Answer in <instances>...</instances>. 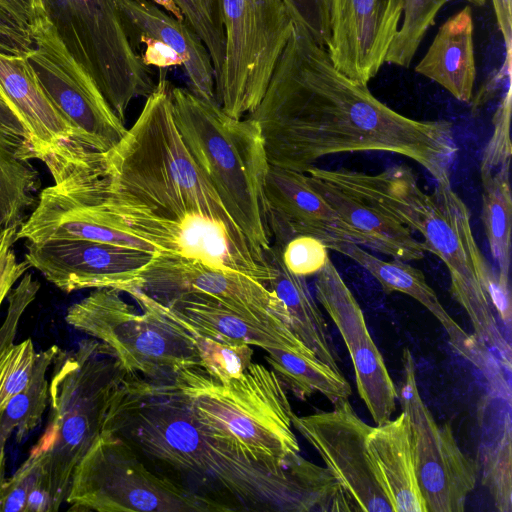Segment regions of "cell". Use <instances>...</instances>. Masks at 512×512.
I'll use <instances>...</instances> for the list:
<instances>
[{
  "mask_svg": "<svg viewBox=\"0 0 512 512\" xmlns=\"http://www.w3.org/2000/svg\"><path fill=\"white\" fill-rule=\"evenodd\" d=\"M294 23L303 26L321 46L330 37L331 0H283Z\"/></svg>",
  "mask_w": 512,
  "mask_h": 512,
  "instance_id": "obj_40",
  "label": "cell"
},
{
  "mask_svg": "<svg viewBox=\"0 0 512 512\" xmlns=\"http://www.w3.org/2000/svg\"><path fill=\"white\" fill-rule=\"evenodd\" d=\"M486 291L497 318L510 334L512 307L509 277L491 267L487 274Z\"/></svg>",
  "mask_w": 512,
  "mask_h": 512,
  "instance_id": "obj_42",
  "label": "cell"
},
{
  "mask_svg": "<svg viewBox=\"0 0 512 512\" xmlns=\"http://www.w3.org/2000/svg\"><path fill=\"white\" fill-rule=\"evenodd\" d=\"M314 288L316 300L335 324L348 349L361 400L376 425L387 422L396 409L397 389L369 333L359 303L330 258L316 274Z\"/></svg>",
  "mask_w": 512,
  "mask_h": 512,
  "instance_id": "obj_16",
  "label": "cell"
},
{
  "mask_svg": "<svg viewBox=\"0 0 512 512\" xmlns=\"http://www.w3.org/2000/svg\"><path fill=\"white\" fill-rule=\"evenodd\" d=\"M292 426L316 450L356 511L393 512L367 450L373 426L357 415L349 400L333 404L330 411L293 414Z\"/></svg>",
  "mask_w": 512,
  "mask_h": 512,
  "instance_id": "obj_15",
  "label": "cell"
},
{
  "mask_svg": "<svg viewBox=\"0 0 512 512\" xmlns=\"http://www.w3.org/2000/svg\"><path fill=\"white\" fill-rule=\"evenodd\" d=\"M126 288L137 289L160 304L199 296L251 319L290 325L283 304L267 286L240 272L193 259L156 253L114 289L122 292Z\"/></svg>",
  "mask_w": 512,
  "mask_h": 512,
  "instance_id": "obj_13",
  "label": "cell"
},
{
  "mask_svg": "<svg viewBox=\"0 0 512 512\" xmlns=\"http://www.w3.org/2000/svg\"><path fill=\"white\" fill-rule=\"evenodd\" d=\"M69 510L97 512H221L223 503L154 472L121 436L105 430L76 466Z\"/></svg>",
  "mask_w": 512,
  "mask_h": 512,
  "instance_id": "obj_8",
  "label": "cell"
},
{
  "mask_svg": "<svg viewBox=\"0 0 512 512\" xmlns=\"http://www.w3.org/2000/svg\"><path fill=\"white\" fill-rule=\"evenodd\" d=\"M168 377L202 431L221 446L274 470L300 456L294 412L272 369L252 362L240 377L220 381L191 366Z\"/></svg>",
  "mask_w": 512,
  "mask_h": 512,
  "instance_id": "obj_5",
  "label": "cell"
},
{
  "mask_svg": "<svg viewBox=\"0 0 512 512\" xmlns=\"http://www.w3.org/2000/svg\"><path fill=\"white\" fill-rule=\"evenodd\" d=\"M28 31L32 48L26 57L50 101L74 129L76 143L102 153L113 149L127 128L96 82L70 54L45 14L34 17Z\"/></svg>",
  "mask_w": 512,
  "mask_h": 512,
  "instance_id": "obj_12",
  "label": "cell"
},
{
  "mask_svg": "<svg viewBox=\"0 0 512 512\" xmlns=\"http://www.w3.org/2000/svg\"><path fill=\"white\" fill-rule=\"evenodd\" d=\"M43 6L67 50L125 122L131 101L147 98L156 82L126 34L116 1L43 0Z\"/></svg>",
  "mask_w": 512,
  "mask_h": 512,
  "instance_id": "obj_9",
  "label": "cell"
},
{
  "mask_svg": "<svg viewBox=\"0 0 512 512\" xmlns=\"http://www.w3.org/2000/svg\"><path fill=\"white\" fill-rule=\"evenodd\" d=\"M401 360L397 400L409 421L416 474L427 512H462L476 485L477 463L462 452L451 425L435 421L420 395L416 362L408 348Z\"/></svg>",
  "mask_w": 512,
  "mask_h": 512,
  "instance_id": "obj_14",
  "label": "cell"
},
{
  "mask_svg": "<svg viewBox=\"0 0 512 512\" xmlns=\"http://www.w3.org/2000/svg\"><path fill=\"white\" fill-rule=\"evenodd\" d=\"M170 89L161 70L122 140L104 160L53 177L17 240L36 242L64 226L91 224L147 241L159 254L240 272L267 286L263 252L232 219L183 143Z\"/></svg>",
  "mask_w": 512,
  "mask_h": 512,
  "instance_id": "obj_1",
  "label": "cell"
},
{
  "mask_svg": "<svg viewBox=\"0 0 512 512\" xmlns=\"http://www.w3.org/2000/svg\"><path fill=\"white\" fill-rule=\"evenodd\" d=\"M473 17L469 5L438 29L415 71L441 85L456 99L469 102L476 77Z\"/></svg>",
  "mask_w": 512,
  "mask_h": 512,
  "instance_id": "obj_26",
  "label": "cell"
},
{
  "mask_svg": "<svg viewBox=\"0 0 512 512\" xmlns=\"http://www.w3.org/2000/svg\"><path fill=\"white\" fill-rule=\"evenodd\" d=\"M511 398L488 390L479 401V464L483 485L500 512L512 511Z\"/></svg>",
  "mask_w": 512,
  "mask_h": 512,
  "instance_id": "obj_28",
  "label": "cell"
},
{
  "mask_svg": "<svg viewBox=\"0 0 512 512\" xmlns=\"http://www.w3.org/2000/svg\"><path fill=\"white\" fill-rule=\"evenodd\" d=\"M34 16L45 14L43 0H27Z\"/></svg>",
  "mask_w": 512,
  "mask_h": 512,
  "instance_id": "obj_46",
  "label": "cell"
},
{
  "mask_svg": "<svg viewBox=\"0 0 512 512\" xmlns=\"http://www.w3.org/2000/svg\"><path fill=\"white\" fill-rule=\"evenodd\" d=\"M263 254L270 269L267 287L283 304L292 330L321 361L341 372L339 355L306 278L285 267L276 245L271 243Z\"/></svg>",
  "mask_w": 512,
  "mask_h": 512,
  "instance_id": "obj_27",
  "label": "cell"
},
{
  "mask_svg": "<svg viewBox=\"0 0 512 512\" xmlns=\"http://www.w3.org/2000/svg\"><path fill=\"white\" fill-rule=\"evenodd\" d=\"M453 0H403V14L398 33L393 40L385 63L409 67L429 27L442 7ZM483 7L486 0H460Z\"/></svg>",
  "mask_w": 512,
  "mask_h": 512,
  "instance_id": "obj_35",
  "label": "cell"
},
{
  "mask_svg": "<svg viewBox=\"0 0 512 512\" xmlns=\"http://www.w3.org/2000/svg\"><path fill=\"white\" fill-rule=\"evenodd\" d=\"M149 300L163 312L223 343H243L265 351L308 347L289 324H268L251 319L211 299L185 296L166 304Z\"/></svg>",
  "mask_w": 512,
  "mask_h": 512,
  "instance_id": "obj_23",
  "label": "cell"
},
{
  "mask_svg": "<svg viewBox=\"0 0 512 512\" xmlns=\"http://www.w3.org/2000/svg\"><path fill=\"white\" fill-rule=\"evenodd\" d=\"M403 0H331V62L352 81L367 86L377 75L395 39Z\"/></svg>",
  "mask_w": 512,
  "mask_h": 512,
  "instance_id": "obj_17",
  "label": "cell"
},
{
  "mask_svg": "<svg viewBox=\"0 0 512 512\" xmlns=\"http://www.w3.org/2000/svg\"><path fill=\"white\" fill-rule=\"evenodd\" d=\"M0 133L28 148L32 153L30 137L14 111L0 95ZM34 156V154H33ZM35 159V158H34Z\"/></svg>",
  "mask_w": 512,
  "mask_h": 512,
  "instance_id": "obj_43",
  "label": "cell"
},
{
  "mask_svg": "<svg viewBox=\"0 0 512 512\" xmlns=\"http://www.w3.org/2000/svg\"><path fill=\"white\" fill-rule=\"evenodd\" d=\"M311 186L357 233L361 246L402 261L421 260L428 249L410 229L328 182L307 174Z\"/></svg>",
  "mask_w": 512,
  "mask_h": 512,
  "instance_id": "obj_25",
  "label": "cell"
},
{
  "mask_svg": "<svg viewBox=\"0 0 512 512\" xmlns=\"http://www.w3.org/2000/svg\"><path fill=\"white\" fill-rule=\"evenodd\" d=\"M497 26L505 44L506 58L503 66L511 68L512 55V0H491Z\"/></svg>",
  "mask_w": 512,
  "mask_h": 512,
  "instance_id": "obj_44",
  "label": "cell"
},
{
  "mask_svg": "<svg viewBox=\"0 0 512 512\" xmlns=\"http://www.w3.org/2000/svg\"><path fill=\"white\" fill-rule=\"evenodd\" d=\"M39 290V281L25 273L6 298L8 307L0 325V413L28 386L34 372L37 352L32 340L16 344L15 339L21 319Z\"/></svg>",
  "mask_w": 512,
  "mask_h": 512,
  "instance_id": "obj_29",
  "label": "cell"
},
{
  "mask_svg": "<svg viewBox=\"0 0 512 512\" xmlns=\"http://www.w3.org/2000/svg\"><path fill=\"white\" fill-rule=\"evenodd\" d=\"M225 56L217 104L240 119L262 100L294 21L283 0H223Z\"/></svg>",
  "mask_w": 512,
  "mask_h": 512,
  "instance_id": "obj_11",
  "label": "cell"
},
{
  "mask_svg": "<svg viewBox=\"0 0 512 512\" xmlns=\"http://www.w3.org/2000/svg\"><path fill=\"white\" fill-rule=\"evenodd\" d=\"M0 95L26 128L34 158L49 171L85 150L43 90L26 55L0 52Z\"/></svg>",
  "mask_w": 512,
  "mask_h": 512,
  "instance_id": "obj_19",
  "label": "cell"
},
{
  "mask_svg": "<svg viewBox=\"0 0 512 512\" xmlns=\"http://www.w3.org/2000/svg\"><path fill=\"white\" fill-rule=\"evenodd\" d=\"M49 381V419L32 447L46 455L56 511L66 501L74 470L105 429L127 372L111 349L95 338L72 351L58 350Z\"/></svg>",
  "mask_w": 512,
  "mask_h": 512,
  "instance_id": "obj_7",
  "label": "cell"
},
{
  "mask_svg": "<svg viewBox=\"0 0 512 512\" xmlns=\"http://www.w3.org/2000/svg\"><path fill=\"white\" fill-rule=\"evenodd\" d=\"M171 1L207 48L214 69L216 89L220 83L225 56L223 0Z\"/></svg>",
  "mask_w": 512,
  "mask_h": 512,
  "instance_id": "obj_36",
  "label": "cell"
},
{
  "mask_svg": "<svg viewBox=\"0 0 512 512\" xmlns=\"http://www.w3.org/2000/svg\"><path fill=\"white\" fill-rule=\"evenodd\" d=\"M247 117L258 124L272 166L305 172L324 156L380 151L412 159L436 182L450 181L457 151L452 124L394 111L337 70L326 48L297 23Z\"/></svg>",
  "mask_w": 512,
  "mask_h": 512,
  "instance_id": "obj_2",
  "label": "cell"
},
{
  "mask_svg": "<svg viewBox=\"0 0 512 512\" xmlns=\"http://www.w3.org/2000/svg\"><path fill=\"white\" fill-rule=\"evenodd\" d=\"M368 454L393 512H427L418 484L409 421L404 412L372 427Z\"/></svg>",
  "mask_w": 512,
  "mask_h": 512,
  "instance_id": "obj_24",
  "label": "cell"
},
{
  "mask_svg": "<svg viewBox=\"0 0 512 512\" xmlns=\"http://www.w3.org/2000/svg\"><path fill=\"white\" fill-rule=\"evenodd\" d=\"M0 8L26 30L34 19L27 0H0Z\"/></svg>",
  "mask_w": 512,
  "mask_h": 512,
  "instance_id": "obj_45",
  "label": "cell"
},
{
  "mask_svg": "<svg viewBox=\"0 0 512 512\" xmlns=\"http://www.w3.org/2000/svg\"><path fill=\"white\" fill-rule=\"evenodd\" d=\"M266 352L265 359L271 369L298 399L306 400L318 393L335 404L351 396V386L342 372L321 361L309 347L268 349Z\"/></svg>",
  "mask_w": 512,
  "mask_h": 512,
  "instance_id": "obj_30",
  "label": "cell"
},
{
  "mask_svg": "<svg viewBox=\"0 0 512 512\" xmlns=\"http://www.w3.org/2000/svg\"><path fill=\"white\" fill-rule=\"evenodd\" d=\"M17 231L9 228L0 233V306L16 282L31 268L26 260L17 261L13 249Z\"/></svg>",
  "mask_w": 512,
  "mask_h": 512,
  "instance_id": "obj_41",
  "label": "cell"
},
{
  "mask_svg": "<svg viewBox=\"0 0 512 512\" xmlns=\"http://www.w3.org/2000/svg\"><path fill=\"white\" fill-rule=\"evenodd\" d=\"M277 247L285 267L305 278L316 275L329 259L328 247L311 235H294Z\"/></svg>",
  "mask_w": 512,
  "mask_h": 512,
  "instance_id": "obj_39",
  "label": "cell"
},
{
  "mask_svg": "<svg viewBox=\"0 0 512 512\" xmlns=\"http://www.w3.org/2000/svg\"><path fill=\"white\" fill-rule=\"evenodd\" d=\"M115 1L134 49L154 42L172 50L182 61L190 91L202 100L217 103L210 54L191 27L150 0Z\"/></svg>",
  "mask_w": 512,
  "mask_h": 512,
  "instance_id": "obj_22",
  "label": "cell"
},
{
  "mask_svg": "<svg viewBox=\"0 0 512 512\" xmlns=\"http://www.w3.org/2000/svg\"><path fill=\"white\" fill-rule=\"evenodd\" d=\"M43 482L49 486L46 455L31 448L26 460L1 487L0 512H25L30 493Z\"/></svg>",
  "mask_w": 512,
  "mask_h": 512,
  "instance_id": "obj_37",
  "label": "cell"
},
{
  "mask_svg": "<svg viewBox=\"0 0 512 512\" xmlns=\"http://www.w3.org/2000/svg\"><path fill=\"white\" fill-rule=\"evenodd\" d=\"M305 173L420 233L428 252L439 257L448 268L451 295L467 313L474 337L502 366L511 365V341L500 329L486 291L487 274L492 266L475 241L470 211L453 191L450 181L436 182L433 192L428 194L405 165H393L378 174L313 165Z\"/></svg>",
  "mask_w": 512,
  "mask_h": 512,
  "instance_id": "obj_4",
  "label": "cell"
},
{
  "mask_svg": "<svg viewBox=\"0 0 512 512\" xmlns=\"http://www.w3.org/2000/svg\"><path fill=\"white\" fill-rule=\"evenodd\" d=\"M511 84L500 100L493 116V133L487 143L480 162L482 182L502 168H510L511 141Z\"/></svg>",
  "mask_w": 512,
  "mask_h": 512,
  "instance_id": "obj_38",
  "label": "cell"
},
{
  "mask_svg": "<svg viewBox=\"0 0 512 512\" xmlns=\"http://www.w3.org/2000/svg\"><path fill=\"white\" fill-rule=\"evenodd\" d=\"M141 310L138 313L120 291L98 288L72 304L65 320L107 345L131 374L162 378L185 367H201L196 349L180 330L153 312Z\"/></svg>",
  "mask_w": 512,
  "mask_h": 512,
  "instance_id": "obj_10",
  "label": "cell"
},
{
  "mask_svg": "<svg viewBox=\"0 0 512 512\" xmlns=\"http://www.w3.org/2000/svg\"><path fill=\"white\" fill-rule=\"evenodd\" d=\"M105 430L172 471L188 488L215 500V495L229 498L241 510L355 511L326 467L300 455L288 467L274 470L221 446L202 431L168 376L129 373L112 403Z\"/></svg>",
  "mask_w": 512,
  "mask_h": 512,
  "instance_id": "obj_3",
  "label": "cell"
},
{
  "mask_svg": "<svg viewBox=\"0 0 512 512\" xmlns=\"http://www.w3.org/2000/svg\"><path fill=\"white\" fill-rule=\"evenodd\" d=\"M172 114L192 159L228 213L262 252L271 245L265 178L269 168L258 124L171 85Z\"/></svg>",
  "mask_w": 512,
  "mask_h": 512,
  "instance_id": "obj_6",
  "label": "cell"
},
{
  "mask_svg": "<svg viewBox=\"0 0 512 512\" xmlns=\"http://www.w3.org/2000/svg\"><path fill=\"white\" fill-rule=\"evenodd\" d=\"M328 249L341 253L362 266L380 283L386 294L400 292L424 306L445 329L454 350L478 368L487 382L499 376L500 366L494 356L449 315L421 270L406 261L379 259L349 240L334 241L328 245Z\"/></svg>",
  "mask_w": 512,
  "mask_h": 512,
  "instance_id": "obj_21",
  "label": "cell"
},
{
  "mask_svg": "<svg viewBox=\"0 0 512 512\" xmlns=\"http://www.w3.org/2000/svg\"><path fill=\"white\" fill-rule=\"evenodd\" d=\"M127 293L141 309L149 310L176 327L196 349L201 367L212 377L226 381L240 377L252 363L253 349L243 343H223L205 335L192 326L157 308L149 298L134 288H126Z\"/></svg>",
  "mask_w": 512,
  "mask_h": 512,
  "instance_id": "obj_33",
  "label": "cell"
},
{
  "mask_svg": "<svg viewBox=\"0 0 512 512\" xmlns=\"http://www.w3.org/2000/svg\"><path fill=\"white\" fill-rule=\"evenodd\" d=\"M25 260L59 290L114 289L156 253L105 242L75 239L26 242Z\"/></svg>",
  "mask_w": 512,
  "mask_h": 512,
  "instance_id": "obj_18",
  "label": "cell"
},
{
  "mask_svg": "<svg viewBox=\"0 0 512 512\" xmlns=\"http://www.w3.org/2000/svg\"><path fill=\"white\" fill-rule=\"evenodd\" d=\"M264 191L272 244L281 246L303 234L319 238L327 247L337 240L361 246L357 233L311 186L304 172L269 165Z\"/></svg>",
  "mask_w": 512,
  "mask_h": 512,
  "instance_id": "obj_20",
  "label": "cell"
},
{
  "mask_svg": "<svg viewBox=\"0 0 512 512\" xmlns=\"http://www.w3.org/2000/svg\"><path fill=\"white\" fill-rule=\"evenodd\" d=\"M481 219L498 272L509 277L511 260L512 195L510 168H502L482 182Z\"/></svg>",
  "mask_w": 512,
  "mask_h": 512,
  "instance_id": "obj_34",
  "label": "cell"
},
{
  "mask_svg": "<svg viewBox=\"0 0 512 512\" xmlns=\"http://www.w3.org/2000/svg\"><path fill=\"white\" fill-rule=\"evenodd\" d=\"M32 159L28 148L0 133V233L18 230L37 204L41 182Z\"/></svg>",
  "mask_w": 512,
  "mask_h": 512,
  "instance_id": "obj_31",
  "label": "cell"
},
{
  "mask_svg": "<svg viewBox=\"0 0 512 512\" xmlns=\"http://www.w3.org/2000/svg\"><path fill=\"white\" fill-rule=\"evenodd\" d=\"M52 345L37 352L32 378L28 386L14 396L0 413V490L6 480V445L13 434L22 441L40 423L49 405L48 370L59 350Z\"/></svg>",
  "mask_w": 512,
  "mask_h": 512,
  "instance_id": "obj_32",
  "label": "cell"
}]
</instances>
